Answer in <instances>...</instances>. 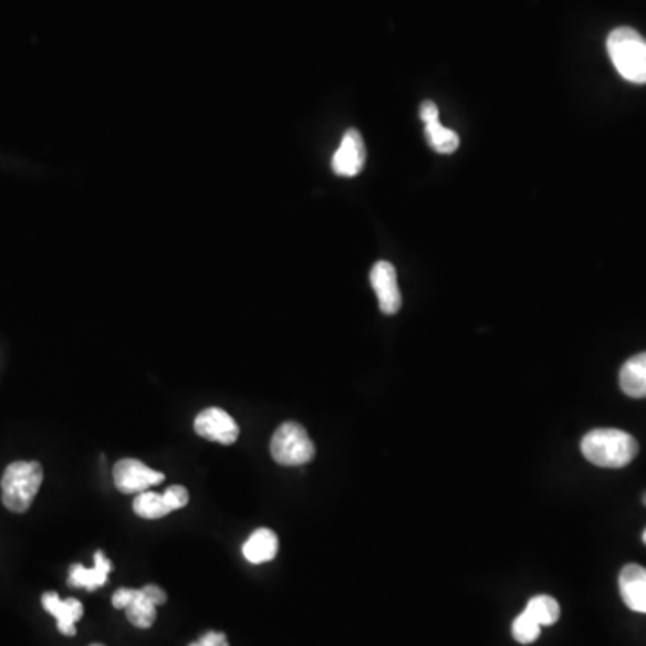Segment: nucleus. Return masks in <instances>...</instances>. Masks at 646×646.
<instances>
[{"mask_svg": "<svg viewBox=\"0 0 646 646\" xmlns=\"http://www.w3.org/2000/svg\"><path fill=\"white\" fill-rule=\"evenodd\" d=\"M195 431L198 437L223 446H232L239 438L238 423L221 408L204 409L196 417Z\"/></svg>", "mask_w": 646, "mask_h": 646, "instance_id": "7", "label": "nucleus"}, {"mask_svg": "<svg viewBox=\"0 0 646 646\" xmlns=\"http://www.w3.org/2000/svg\"><path fill=\"white\" fill-rule=\"evenodd\" d=\"M189 503V492L181 485L167 487L164 494H157L152 490L140 492L134 501V512L143 519H162L167 513L184 509Z\"/></svg>", "mask_w": 646, "mask_h": 646, "instance_id": "5", "label": "nucleus"}, {"mask_svg": "<svg viewBox=\"0 0 646 646\" xmlns=\"http://www.w3.org/2000/svg\"><path fill=\"white\" fill-rule=\"evenodd\" d=\"M619 386L633 399L646 397V352L631 357L619 372Z\"/></svg>", "mask_w": 646, "mask_h": 646, "instance_id": "15", "label": "nucleus"}, {"mask_svg": "<svg viewBox=\"0 0 646 646\" xmlns=\"http://www.w3.org/2000/svg\"><path fill=\"white\" fill-rule=\"evenodd\" d=\"M42 605L49 614L56 618L58 631L63 636H76V623L83 616V605L80 600H62L56 593H45L42 596Z\"/></svg>", "mask_w": 646, "mask_h": 646, "instance_id": "12", "label": "nucleus"}, {"mask_svg": "<svg viewBox=\"0 0 646 646\" xmlns=\"http://www.w3.org/2000/svg\"><path fill=\"white\" fill-rule=\"evenodd\" d=\"M164 472L153 471L143 461L123 458L114 467V483L123 494H140L164 481Z\"/></svg>", "mask_w": 646, "mask_h": 646, "instance_id": "6", "label": "nucleus"}, {"mask_svg": "<svg viewBox=\"0 0 646 646\" xmlns=\"http://www.w3.org/2000/svg\"><path fill=\"white\" fill-rule=\"evenodd\" d=\"M607 53L623 80L634 85L646 83V39L633 28L614 29L608 34Z\"/></svg>", "mask_w": 646, "mask_h": 646, "instance_id": "2", "label": "nucleus"}, {"mask_svg": "<svg viewBox=\"0 0 646 646\" xmlns=\"http://www.w3.org/2000/svg\"><path fill=\"white\" fill-rule=\"evenodd\" d=\"M112 567H114L112 562L100 550V552H95L94 567L91 570L81 564L72 565L71 571H69V584L72 587H83L86 591L97 590L101 585L106 584Z\"/></svg>", "mask_w": 646, "mask_h": 646, "instance_id": "13", "label": "nucleus"}, {"mask_svg": "<svg viewBox=\"0 0 646 646\" xmlns=\"http://www.w3.org/2000/svg\"><path fill=\"white\" fill-rule=\"evenodd\" d=\"M643 501H645V504H646V494L643 496Z\"/></svg>", "mask_w": 646, "mask_h": 646, "instance_id": "24", "label": "nucleus"}, {"mask_svg": "<svg viewBox=\"0 0 646 646\" xmlns=\"http://www.w3.org/2000/svg\"><path fill=\"white\" fill-rule=\"evenodd\" d=\"M524 613L528 616H532L541 627H548V625H553L561 618V605L552 596L541 594V596H535V598L528 602Z\"/></svg>", "mask_w": 646, "mask_h": 646, "instance_id": "16", "label": "nucleus"}, {"mask_svg": "<svg viewBox=\"0 0 646 646\" xmlns=\"http://www.w3.org/2000/svg\"><path fill=\"white\" fill-rule=\"evenodd\" d=\"M277 552H279V539L270 528L256 530L242 546V555L250 564H264V562L273 561Z\"/></svg>", "mask_w": 646, "mask_h": 646, "instance_id": "14", "label": "nucleus"}, {"mask_svg": "<svg viewBox=\"0 0 646 646\" xmlns=\"http://www.w3.org/2000/svg\"><path fill=\"white\" fill-rule=\"evenodd\" d=\"M619 593L631 611L646 614V570L643 565L628 564L623 567L619 573Z\"/></svg>", "mask_w": 646, "mask_h": 646, "instance_id": "11", "label": "nucleus"}, {"mask_svg": "<svg viewBox=\"0 0 646 646\" xmlns=\"http://www.w3.org/2000/svg\"><path fill=\"white\" fill-rule=\"evenodd\" d=\"M43 481V469L39 461H13L2 476V503L14 513L31 509Z\"/></svg>", "mask_w": 646, "mask_h": 646, "instance_id": "3", "label": "nucleus"}, {"mask_svg": "<svg viewBox=\"0 0 646 646\" xmlns=\"http://www.w3.org/2000/svg\"><path fill=\"white\" fill-rule=\"evenodd\" d=\"M418 114H420V119L424 121V124L429 123H437L438 117H440V112H438V106L433 103V101H424L423 105H420V110H418Z\"/></svg>", "mask_w": 646, "mask_h": 646, "instance_id": "20", "label": "nucleus"}, {"mask_svg": "<svg viewBox=\"0 0 646 646\" xmlns=\"http://www.w3.org/2000/svg\"><path fill=\"white\" fill-rule=\"evenodd\" d=\"M372 288L379 300V310L385 314H395L403 305L399 284H397V271L394 264L386 261L377 262L371 271Z\"/></svg>", "mask_w": 646, "mask_h": 646, "instance_id": "9", "label": "nucleus"}, {"mask_svg": "<svg viewBox=\"0 0 646 646\" xmlns=\"http://www.w3.org/2000/svg\"><path fill=\"white\" fill-rule=\"evenodd\" d=\"M112 605L126 611V618L137 628H149L157 619V605L144 590H119L112 596Z\"/></svg>", "mask_w": 646, "mask_h": 646, "instance_id": "8", "label": "nucleus"}, {"mask_svg": "<svg viewBox=\"0 0 646 646\" xmlns=\"http://www.w3.org/2000/svg\"><path fill=\"white\" fill-rule=\"evenodd\" d=\"M637 442L622 429H593L582 440L585 460L605 469H622L636 458Z\"/></svg>", "mask_w": 646, "mask_h": 646, "instance_id": "1", "label": "nucleus"}, {"mask_svg": "<svg viewBox=\"0 0 646 646\" xmlns=\"http://www.w3.org/2000/svg\"><path fill=\"white\" fill-rule=\"evenodd\" d=\"M426 138H428L429 148L440 155H451L460 146V137L452 129L442 126L440 121L426 124Z\"/></svg>", "mask_w": 646, "mask_h": 646, "instance_id": "17", "label": "nucleus"}, {"mask_svg": "<svg viewBox=\"0 0 646 646\" xmlns=\"http://www.w3.org/2000/svg\"><path fill=\"white\" fill-rule=\"evenodd\" d=\"M189 646H229V639L223 633H207L198 642L190 643Z\"/></svg>", "mask_w": 646, "mask_h": 646, "instance_id": "19", "label": "nucleus"}, {"mask_svg": "<svg viewBox=\"0 0 646 646\" xmlns=\"http://www.w3.org/2000/svg\"><path fill=\"white\" fill-rule=\"evenodd\" d=\"M365 160L366 149L362 134L357 129L351 128L347 134L343 135L342 144H340L337 152L334 153L333 171L337 176L352 178V176L362 173Z\"/></svg>", "mask_w": 646, "mask_h": 646, "instance_id": "10", "label": "nucleus"}, {"mask_svg": "<svg viewBox=\"0 0 646 646\" xmlns=\"http://www.w3.org/2000/svg\"><path fill=\"white\" fill-rule=\"evenodd\" d=\"M270 452L279 466L299 467L313 460L316 447L304 426L284 423L271 437Z\"/></svg>", "mask_w": 646, "mask_h": 646, "instance_id": "4", "label": "nucleus"}, {"mask_svg": "<svg viewBox=\"0 0 646 646\" xmlns=\"http://www.w3.org/2000/svg\"><path fill=\"white\" fill-rule=\"evenodd\" d=\"M144 593L148 594V598L152 600L153 604L157 605H164L167 602V594L164 593V590H162V587H158V585H146V587H143Z\"/></svg>", "mask_w": 646, "mask_h": 646, "instance_id": "21", "label": "nucleus"}, {"mask_svg": "<svg viewBox=\"0 0 646 646\" xmlns=\"http://www.w3.org/2000/svg\"><path fill=\"white\" fill-rule=\"evenodd\" d=\"M512 634L515 642L530 645L538 642L541 636V625L527 613L519 614L518 618L513 619Z\"/></svg>", "mask_w": 646, "mask_h": 646, "instance_id": "18", "label": "nucleus"}, {"mask_svg": "<svg viewBox=\"0 0 646 646\" xmlns=\"http://www.w3.org/2000/svg\"><path fill=\"white\" fill-rule=\"evenodd\" d=\"M643 542H645V544H646V530H645V532H643Z\"/></svg>", "mask_w": 646, "mask_h": 646, "instance_id": "22", "label": "nucleus"}, {"mask_svg": "<svg viewBox=\"0 0 646 646\" xmlns=\"http://www.w3.org/2000/svg\"><path fill=\"white\" fill-rule=\"evenodd\" d=\"M91 646H105V645H101V643H94V645Z\"/></svg>", "mask_w": 646, "mask_h": 646, "instance_id": "23", "label": "nucleus"}]
</instances>
